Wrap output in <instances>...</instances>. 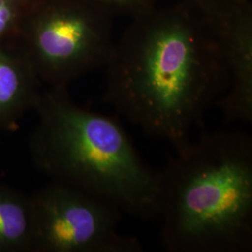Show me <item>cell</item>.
<instances>
[{
    "mask_svg": "<svg viewBox=\"0 0 252 252\" xmlns=\"http://www.w3.org/2000/svg\"><path fill=\"white\" fill-rule=\"evenodd\" d=\"M132 19L105 66L104 101L178 150L228 90L225 54L194 0Z\"/></svg>",
    "mask_w": 252,
    "mask_h": 252,
    "instance_id": "cell-1",
    "label": "cell"
},
{
    "mask_svg": "<svg viewBox=\"0 0 252 252\" xmlns=\"http://www.w3.org/2000/svg\"><path fill=\"white\" fill-rule=\"evenodd\" d=\"M160 176L162 243L172 252L252 249V139L205 134L176 150Z\"/></svg>",
    "mask_w": 252,
    "mask_h": 252,
    "instance_id": "cell-2",
    "label": "cell"
},
{
    "mask_svg": "<svg viewBox=\"0 0 252 252\" xmlns=\"http://www.w3.org/2000/svg\"><path fill=\"white\" fill-rule=\"evenodd\" d=\"M34 110L29 149L39 171L122 213L158 216L159 172L143 162L116 120L78 105L65 86L41 94Z\"/></svg>",
    "mask_w": 252,
    "mask_h": 252,
    "instance_id": "cell-3",
    "label": "cell"
},
{
    "mask_svg": "<svg viewBox=\"0 0 252 252\" xmlns=\"http://www.w3.org/2000/svg\"><path fill=\"white\" fill-rule=\"evenodd\" d=\"M33 252H142L120 234L122 212L81 190L53 182L31 195Z\"/></svg>",
    "mask_w": 252,
    "mask_h": 252,
    "instance_id": "cell-4",
    "label": "cell"
},
{
    "mask_svg": "<svg viewBox=\"0 0 252 252\" xmlns=\"http://www.w3.org/2000/svg\"><path fill=\"white\" fill-rule=\"evenodd\" d=\"M113 14L87 0L49 7L32 37L33 66L53 87L105 67L112 53Z\"/></svg>",
    "mask_w": 252,
    "mask_h": 252,
    "instance_id": "cell-5",
    "label": "cell"
},
{
    "mask_svg": "<svg viewBox=\"0 0 252 252\" xmlns=\"http://www.w3.org/2000/svg\"><path fill=\"white\" fill-rule=\"evenodd\" d=\"M225 54L231 83L216 104L227 124L252 121V8L250 0H194Z\"/></svg>",
    "mask_w": 252,
    "mask_h": 252,
    "instance_id": "cell-6",
    "label": "cell"
},
{
    "mask_svg": "<svg viewBox=\"0 0 252 252\" xmlns=\"http://www.w3.org/2000/svg\"><path fill=\"white\" fill-rule=\"evenodd\" d=\"M32 69L0 51V132L16 130L21 119L36 108L41 94Z\"/></svg>",
    "mask_w": 252,
    "mask_h": 252,
    "instance_id": "cell-7",
    "label": "cell"
},
{
    "mask_svg": "<svg viewBox=\"0 0 252 252\" xmlns=\"http://www.w3.org/2000/svg\"><path fill=\"white\" fill-rule=\"evenodd\" d=\"M33 252L31 196L0 184V252Z\"/></svg>",
    "mask_w": 252,
    "mask_h": 252,
    "instance_id": "cell-8",
    "label": "cell"
},
{
    "mask_svg": "<svg viewBox=\"0 0 252 252\" xmlns=\"http://www.w3.org/2000/svg\"><path fill=\"white\" fill-rule=\"evenodd\" d=\"M107 9L112 14L122 13L134 18L156 7L157 0H87Z\"/></svg>",
    "mask_w": 252,
    "mask_h": 252,
    "instance_id": "cell-9",
    "label": "cell"
},
{
    "mask_svg": "<svg viewBox=\"0 0 252 252\" xmlns=\"http://www.w3.org/2000/svg\"><path fill=\"white\" fill-rule=\"evenodd\" d=\"M12 17V11L9 5L0 9V35L6 31Z\"/></svg>",
    "mask_w": 252,
    "mask_h": 252,
    "instance_id": "cell-10",
    "label": "cell"
},
{
    "mask_svg": "<svg viewBox=\"0 0 252 252\" xmlns=\"http://www.w3.org/2000/svg\"><path fill=\"white\" fill-rule=\"evenodd\" d=\"M8 3H7V0H0V9L4 8L5 6H7Z\"/></svg>",
    "mask_w": 252,
    "mask_h": 252,
    "instance_id": "cell-11",
    "label": "cell"
}]
</instances>
